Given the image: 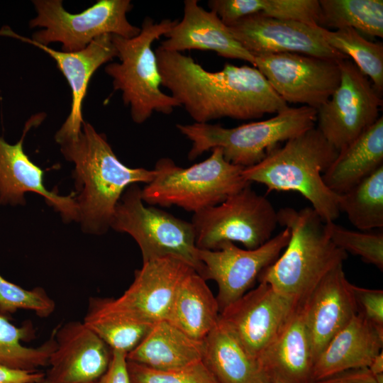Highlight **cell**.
Here are the masks:
<instances>
[{
	"label": "cell",
	"instance_id": "cell-1",
	"mask_svg": "<svg viewBox=\"0 0 383 383\" xmlns=\"http://www.w3.org/2000/svg\"><path fill=\"white\" fill-rule=\"evenodd\" d=\"M155 53L161 85L194 123L257 118L289 107L255 67L226 63L221 70L211 72L182 52L159 46Z\"/></svg>",
	"mask_w": 383,
	"mask_h": 383
},
{
	"label": "cell",
	"instance_id": "cell-2",
	"mask_svg": "<svg viewBox=\"0 0 383 383\" xmlns=\"http://www.w3.org/2000/svg\"><path fill=\"white\" fill-rule=\"evenodd\" d=\"M64 157L74 165L75 201L83 232L103 235L110 228L115 208L126 189L149 184L155 170L125 165L106 135L84 121L78 135L56 140Z\"/></svg>",
	"mask_w": 383,
	"mask_h": 383
},
{
	"label": "cell",
	"instance_id": "cell-3",
	"mask_svg": "<svg viewBox=\"0 0 383 383\" xmlns=\"http://www.w3.org/2000/svg\"><path fill=\"white\" fill-rule=\"evenodd\" d=\"M338 151L317 128L286 141L269 151L258 163L243 168V176L250 183L264 184L268 192H296L311 204L325 222L339 216V194L330 189L323 174Z\"/></svg>",
	"mask_w": 383,
	"mask_h": 383
},
{
	"label": "cell",
	"instance_id": "cell-4",
	"mask_svg": "<svg viewBox=\"0 0 383 383\" xmlns=\"http://www.w3.org/2000/svg\"><path fill=\"white\" fill-rule=\"evenodd\" d=\"M277 221L289 231V240L257 279L303 301L331 270L343 264L348 253L331 241L325 222L312 207L282 208L277 211Z\"/></svg>",
	"mask_w": 383,
	"mask_h": 383
},
{
	"label": "cell",
	"instance_id": "cell-5",
	"mask_svg": "<svg viewBox=\"0 0 383 383\" xmlns=\"http://www.w3.org/2000/svg\"><path fill=\"white\" fill-rule=\"evenodd\" d=\"M316 121L317 110L301 106H289L268 119L234 128L209 123L177 124L176 127L192 143L189 160L219 148L228 162L245 168L260 162L278 143L315 127Z\"/></svg>",
	"mask_w": 383,
	"mask_h": 383
},
{
	"label": "cell",
	"instance_id": "cell-6",
	"mask_svg": "<svg viewBox=\"0 0 383 383\" xmlns=\"http://www.w3.org/2000/svg\"><path fill=\"white\" fill-rule=\"evenodd\" d=\"M177 22V19H163L155 23L146 17L136 36L125 38L111 35L119 62L109 63L104 71L112 79L114 91L121 92L135 123H143L154 112L170 114L180 106L171 95L161 90V77L152 47Z\"/></svg>",
	"mask_w": 383,
	"mask_h": 383
},
{
	"label": "cell",
	"instance_id": "cell-7",
	"mask_svg": "<svg viewBox=\"0 0 383 383\" xmlns=\"http://www.w3.org/2000/svg\"><path fill=\"white\" fill-rule=\"evenodd\" d=\"M204 161L182 167L168 157L157 161L155 177L141 190L144 203L161 207L177 206L193 213L218 205L251 183L243 167L228 162L215 148Z\"/></svg>",
	"mask_w": 383,
	"mask_h": 383
},
{
	"label": "cell",
	"instance_id": "cell-8",
	"mask_svg": "<svg viewBox=\"0 0 383 383\" xmlns=\"http://www.w3.org/2000/svg\"><path fill=\"white\" fill-rule=\"evenodd\" d=\"M138 184L128 187L121 195L110 228L129 234L138 243L143 262L174 256L183 260L201 275L203 265L198 256L192 222L179 218L154 206H146Z\"/></svg>",
	"mask_w": 383,
	"mask_h": 383
},
{
	"label": "cell",
	"instance_id": "cell-9",
	"mask_svg": "<svg viewBox=\"0 0 383 383\" xmlns=\"http://www.w3.org/2000/svg\"><path fill=\"white\" fill-rule=\"evenodd\" d=\"M36 16L29 21L30 28H43L30 40L43 45L60 43L62 51L84 49L97 37L104 34L131 38L140 31L126 16L132 8L130 0H99L84 11L72 13L61 0H33Z\"/></svg>",
	"mask_w": 383,
	"mask_h": 383
},
{
	"label": "cell",
	"instance_id": "cell-10",
	"mask_svg": "<svg viewBox=\"0 0 383 383\" xmlns=\"http://www.w3.org/2000/svg\"><path fill=\"white\" fill-rule=\"evenodd\" d=\"M195 243L200 250H217L224 242L255 249L267 242L278 225L277 211L250 184L222 203L193 214Z\"/></svg>",
	"mask_w": 383,
	"mask_h": 383
},
{
	"label": "cell",
	"instance_id": "cell-11",
	"mask_svg": "<svg viewBox=\"0 0 383 383\" xmlns=\"http://www.w3.org/2000/svg\"><path fill=\"white\" fill-rule=\"evenodd\" d=\"M193 270L174 256L143 262L121 296L91 298L84 318H118L152 324L165 320L179 283Z\"/></svg>",
	"mask_w": 383,
	"mask_h": 383
},
{
	"label": "cell",
	"instance_id": "cell-12",
	"mask_svg": "<svg viewBox=\"0 0 383 383\" xmlns=\"http://www.w3.org/2000/svg\"><path fill=\"white\" fill-rule=\"evenodd\" d=\"M338 87L317 109V128L340 151L380 117L382 94L349 58L338 62Z\"/></svg>",
	"mask_w": 383,
	"mask_h": 383
},
{
	"label": "cell",
	"instance_id": "cell-13",
	"mask_svg": "<svg viewBox=\"0 0 383 383\" xmlns=\"http://www.w3.org/2000/svg\"><path fill=\"white\" fill-rule=\"evenodd\" d=\"M254 67L287 104H301L316 110L340 81L338 62L300 53L255 56Z\"/></svg>",
	"mask_w": 383,
	"mask_h": 383
},
{
	"label": "cell",
	"instance_id": "cell-14",
	"mask_svg": "<svg viewBox=\"0 0 383 383\" xmlns=\"http://www.w3.org/2000/svg\"><path fill=\"white\" fill-rule=\"evenodd\" d=\"M289 238L290 232L284 228L255 249H242L234 243L224 242L217 250H198L203 265L201 276L218 285L216 298L220 312L251 288L261 272L280 255Z\"/></svg>",
	"mask_w": 383,
	"mask_h": 383
},
{
	"label": "cell",
	"instance_id": "cell-15",
	"mask_svg": "<svg viewBox=\"0 0 383 383\" xmlns=\"http://www.w3.org/2000/svg\"><path fill=\"white\" fill-rule=\"evenodd\" d=\"M299 302L270 284L260 282L223 309L219 318L257 359L287 322Z\"/></svg>",
	"mask_w": 383,
	"mask_h": 383
},
{
	"label": "cell",
	"instance_id": "cell-16",
	"mask_svg": "<svg viewBox=\"0 0 383 383\" xmlns=\"http://www.w3.org/2000/svg\"><path fill=\"white\" fill-rule=\"evenodd\" d=\"M227 26L254 57L295 52L335 62L348 58L326 43L318 26L252 15Z\"/></svg>",
	"mask_w": 383,
	"mask_h": 383
},
{
	"label": "cell",
	"instance_id": "cell-17",
	"mask_svg": "<svg viewBox=\"0 0 383 383\" xmlns=\"http://www.w3.org/2000/svg\"><path fill=\"white\" fill-rule=\"evenodd\" d=\"M43 118L42 113L30 117L25 124L21 139L15 144L8 143L0 137V206L25 205V194L34 192L60 213L64 221L78 222L75 192L62 196L48 190L43 182V170L23 150V143L28 132L38 126Z\"/></svg>",
	"mask_w": 383,
	"mask_h": 383
},
{
	"label": "cell",
	"instance_id": "cell-18",
	"mask_svg": "<svg viewBox=\"0 0 383 383\" xmlns=\"http://www.w3.org/2000/svg\"><path fill=\"white\" fill-rule=\"evenodd\" d=\"M56 348L45 379L53 383H93L106 372L112 350L83 321L54 328Z\"/></svg>",
	"mask_w": 383,
	"mask_h": 383
},
{
	"label": "cell",
	"instance_id": "cell-19",
	"mask_svg": "<svg viewBox=\"0 0 383 383\" xmlns=\"http://www.w3.org/2000/svg\"><path fill=\"white\" fill-rule=\"evenodd\" d=\"M0 35L33 45L45 51L55 61L70 85L72 103L70 114L56 132L55 139L57 140L78 135L84 121L82 104L90 79L99 67L117 57L111 35H102L92 40L84 49L69 52L55 50L49 46L35 43L30 38L14 33L7 26L1 28Z\"/></svg>",
	"mask_w": 383,
	"mask_h": 383
},
{
	"label": "cell",
	"instance_id": "cell-20",
	"mask_svg": "<svg viewBox=\"0 0 383 383\" xmlns=\"http://www.w3.org/2000/svg\"><path fill=\"white\" fill-rule=\"evenodd\" d=\"M302 302L315 362L331 339L357 313L343 264L331 270Z\"/></svg>",
	"mask_w": 383,
	"mask_h": 383
},
{
	"label": "cell",
	"instance_id": "cell-21",
	"mask_svg": "<svg viewBox=\"0 0 383 383\" xmlns=\"http://www.w3.org/2000/svg\"><path fill=\"white\" fill-rule=\"evenodd\" d=\"M269 383H311L314 358L302 301L257 357Z\"/></svg>",
	"mask_w": 383,
	"mask_h": 383
},
{
	"label": "cell",
	"instance_id": "cell-22",
	"mask_svg": "<svg viewBox=\"0 0 383 383\" xmlns=\"http://www.w3.org/2000/svg\"><path fill=\"white\" fill-rule=\"evenodd\" d=\"M165 37L167 38L160 47L167 51L210 50L221 57L255 65V57L233 36L216 13L202 8L197 0L184 1L182 20Z\"/></svg>",
	"mask_w": 383,
	"mask_h": 383
},
{
	"label": "cell",
	"instance_id": "cell-23",
	"mask_svg": "<svg viewBox=\"0 0 383 383\" xmlns=\"http://www.w3.org/2000/svg\"><path fill=\"white\" fill-rule=\"evenodd\" d=\"M382 347L383 329L357 313L317 356L312 382L348 370L367 368Z\"/></svg>",
	"mask_w": 383,
	"mask_h": 383
},
{
	"label": "cell",
	"instance_id": "cell-24",
	"mask_svg": "<svg viewBox=\"0 0 383 383\" xmlns=\"http://www.w3.org/2000/svg\"><path fill=\"white\" fill-rule=\"evenodd\" d=\"M383 166V117L338 151L323 174L326 185L341 194Z\"/></svg>",
	"mask_w": 383,
	"mask_h": 383
},
{
	"label": "cell",
	"instance_id": "cell-25",
	"mask_svg": "<svg viewBox=\"0 0 383 383\" xmlns=\"http://www.w3.org/2000/svg\"><path fill=\"white\" fill-rule=\"evenodd\" d=\"M219 314L216 298L193 270L179 283L165 320L190 338L203 341L217 324Z\"/></svg>",
	"mask_w": 383,
	"mask_h": 383
},
{
	"label": "cell",
	"instance_id": "cell-26",
	"mask_svg": "<svg viewBox=\"0 0 383 383\" xmlns=\"http://www.w3.org/2000/svg\"><path fill=\"white\" fill-rule=\"evenodd\" d=\"M204 343L194 340L166 320L156 323L127 360L160 370L182 367L202 360Z\"/></svg>",
	"mask_w": 383,
	"mask_h": 383
},
{
	"label": "cell",
	"instance_id": "cell-27",
	"mask_svg": "<svg viewBox=\"0 0 383 383\" xmlns=\"http://www.w3.org/2000/svg\"><path fill=\"white\" fill-rule=\"evenodd\" d=\"M203 343L202 361L219 383H269L257 360L220 318Z\"/></svg>",
	"mask_w": 383,
	"mask_h": 383
},
{
	"label": "cell",
	"instance_id": "cell-28",
	"mask_svg": "<svg viewBox=\"0 0 383 383\" xmlns=\"http://www.w3.org/2000/svg\"><path fill=\"white\" fill-rule=\"evenodd\" d=\"M11 319L10 314L0 311V365L28 371H37L48 366L50 357L56 348L55 330L40 346L27 347L22 342L32 340L35 336L31 323L18 327Z\"/></svg>",
	"mask_w": 383,
	"mask_h": 383
},
{
	"label": "cell",
	"instance_id": "cell-29",
	"mask_svg": "<svg viewBox=\"0 0 383 383\" xmlns=\"http://www.w3.org/2000/svg\"><path fill=\"white\" fill-rule=\"evenodd\" d=\"M321 27L353 28L362 35L383 37L382 0H320Z\"/></svg>",
	"mask_w": 383,
	"mask_h": 383
},
{
	"label": "cell",
	"instance_id": "cell-30",
	"mask_svg": "<svg viewBox=\"0 0 383 383\" xmlns=\"http://www.w3.org/2000/svg\"><path fill=\"white\" fill-rule=\"evenodd\" d=\"M339 196L340 211L357 229L383 227V166Z\"/></svg>",
	"mask_w": 383,
	"mask_h": 383
},
{
	"label": "cell",
	"instance_id": "cell-31",
	"mask_svg": "<svg viewBox=\"0 0 383 383\" xmlns=\"http://www.w3.org/2000/svg\"><path fill=\"white\" fill-rule=\"evenodd\" d=\"M323 36L331 48L350 59L382 95V43L370 41L353 28L333 31L323 28Z\"/></svg>",
	"mask_w": 383,
	"mask_h": 383
},
{
	"label": "cell",
	"instance_id": "cell-32",
	"mask_svg": "<svg viewBox=\"0 0 383 383\" xmlns=\"http://www.w3.org/2000/svg\"><path fill=\"white\" fill-rule=\"evenodd\" d=\"M83 322L112 350L127 354L140 344L155 324L118 318H84Z\"/></svg>",
	"mask_w": 383,
	"mask_h": 383
},
{
	"label": "cell",
	"instance_id": "cell-33",
	"mask_svg": "<svg viewBox=\"0 0 383 383\" xmlns=\"http://www.w3.org/2000/svg\"><path fill=\"white\" fill-rule=\"evenodd\" d=\"M326 233L334 243L346 253L360 257L366 263L383 270V234L353 231L330 221L325 223Z\"/></svg>",
	"mask_w": 383,
	"mask_h": 383
},
{
	"label": "cell",
	"instance_id": "cell-34",
	"mask_svg": "<svg viewBox=\"0 0 383 383\" xmlns=\"http://www.w3.org/2000/svg\"><path fill=\"white\" fill-rule=\"evenodd\" d=\"M127 365L132 383H219L202 360L167 370L128 360Z\"/></svg>",
	"mask_w": 383,
	"mask_h": 383
},
{
	"label": "cell",
	"instance_id": "cell-35",
	"mask_svg": "<svg viewBox=\"0 0 383 383\" xmlns=\"http://www.w3.org/2000/svg\"><path fill=\"white\" fill-rule=\"evenodd\" d=\"M55 302L42 287L26 289L0 274V311L10 314L18 309L29 310L40 318L49 317L55 310Z\"/></svg>",
	"mask_w": 383,
	"mask_h": 383
},
{
	"label": "cell",
	"instance_id": "cell-36",
	"mask_svg": "<svg viewBox=\"0 0 383 383\" xmlns=\"http://www.w3.org/2000/svg\"><path fill=\"white\" fill-rule=\"evenodd\" d=\"M255 15L294 21L321 27L318 0H255Z\"/></svg>",
	"mask_w": 383,
	"mask_h": 383
},
{
	"label": "cell",
	"instance_id": "cell-37",
	"mask_svg": "<svg viewBox=\"0 0 383 383\" xmlns=\"http://www.w3.org/2000/svg\"><path fill=\"white\" fill-rule=\"evenodd\" d=\"M357 313L383 329V290L360 287L352 284Z\"/></svg>",
	"mask_w": 383,
	"mask_h": 383
},
{
	"label": "cell",
	"instance_id": "cell-38",
	"mask_svg": "<svg viewBox=\"0 0 383 383\" xmlns=\"http://www.w3.org/2000/svg\"><path fill=\"white\" fill-rule=\"evenodd\" d=\"M127 353L112 350L109 365L96 383H132L127 365Z\"/></svg>",
	"mask_w": 383,
	"mask_h": 383
},
{
	"label": "cell",
	"instance_id": "cell-39",
	"mask_svg": "<svg viewBox=\"0 0 383 383\" xmlns=\"http://www.w3.org/2000/svg\"><path fill=\"white\" fill-rule=\"evenodd\" d=\"M311 383H377L367 368L352 369L313 381Z\"/></svg>",
	"mask_w": 383,
	"mask_h": 383
},
{
	"label": "cell",
	"instance_id": "cell-40",
	"mask_svg": "<svg viewBox=\"0 0 383 383\" xmlns=\"http://www.w3.org/2000/svg\"><path fill=\"white\" fill-rule=\"evenodd\" d=\"M45 373L12 369L0 365V383H40Z\"/></svg>",
	"mask_w": 383,
	"mask_h": 383
},
{
	"label": "cell",
	"instance_id": "cell-41",
	"mask_svg": "<svg viewBox=\"0 0 383 383\" xmlns=\"http://www.w3.org/2000/svg\"><path fill=\"white\" fill-rule=\"evenodd\" d=\"M367 369L372 375L383 374V352L379 353L372 360Z\"/></svg>",
	"mask_w": 383,
	"mask_h": 383
},
{
	"label": "cell",
	"instance_id": "cell-42",
	"mask_svg": "<svg viewBox=\"0 0 383 383\" xmlns=\"http://www.w3.org/2000/svg\"><path fill=\"white\" fill-rule=\"evenodd\" d=\"M40 383H53V382H50V381H48V380H47V379H44ZM93 383H96V382H93Z\"/></svg>",
	"mask_w": 383,
	"mask_h": 383
}]
</instances>
